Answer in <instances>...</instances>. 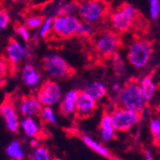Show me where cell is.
I'll list each match as a JSON object with an SVG mask.
<instances>
[{"label":"cell","mask_w":160,"mask_h":160,"mask_svg":"<svg viewBox=\"0 0 160 160\" xmlns=\"http://www.w3.org/2000/svg\"><path fill=\"white\" fill-rule=\"evenodd\" d=\"M42 67L46 74L56 79H64L74 73L68 62L58 54H49L43 58Z\"/></svg>","instance_id":"7"},{"label":"cell","mask_w":160,"mask_h":160,"mask_svg":"<svg viewBox=\"0 0 160 160\" xmlns=\"http://www.w3.org/2000/svg\"><path fill=\"white\" fill-rule=\"evenodd\" d=\"M54 160H63V159H62V158H55Z\"/></svg>","instance_id":"37"},{"label":"cell","mask_w":160,"mask_h":160,"mask_svg":"<svg viewBox=\"0 0 160 160\" xmlns=\"http://www.w3.org/2000/svg\"><path fill=\"white\" fill-rule=\"evenodd\" d=\"M30 146L34 149L38 146H39V142L38 140V138H31L30 140Z\"/></svg>","instance_id":"34"},{"label":"cell","mask_w":160,"mask_h":160,"mask_svg":"<svg viewBox=\"0 0 160 160\" xmlns=\"http://www.w3.org/2000/svg\"><path fill=\"white\" fill-rule=\"evenodd\" d=\"M0 114L5 123L7 129L11 132L17 133L20 128L19 111L10 100H5L0 107Z\"/></svg>","instance_id":"10"},{"label":"cell","mask_w":160,"mask_h":160,"mask_svg":"<svg viewBox=\"0 0 160 160\" xmlns=\"http://www.w3.org/2000/svg\"><path fill=\"white\" fill-rule=\"evenodd\" d=\"M121 88H122V85H120V84L117 83V82L114 83V84H112V86H111L112 91H113L114 93H116V94H118V93L120 92Z\"/></svg>","instance_id":"32"},{"label":"cell","mask_w":160,"mask_h":160,"mask_svg":"<svg viewBox=\"0 0 160 160\" xmlns=\"http://www.w3.org/2000/svg\"><path fill=\"white\" fill-rule=\"evenodd\" d=\"M37 97L43 107H54L60 104L62 98L61 86L56 81L47 80L39 86Z\"/></svg>","instance_id":"9"},{"label":"cell","mask_w":160,"mask_h":160,"mask_svg":"<svg viewBox=\"0 0 160 160\" xmlns=\"http://www.w3.org/2000/svg\"><path fill=\"white\" fill-rule=\"evenodd\" d=\"M97 108V101L84 91H80L77 99L76 115L79 118H86L91 116Z\"/></svg>","instance_id":"12"},{"label":"cell","mask_w":160,"mask_h":160,"mask_svg":"<svg viewBox=\"0 0 160 160\" xmlns=\"http://www.w3.org/2000/svg\"><path fill=\"white\" fill-rule=\"evenodd\" d=\"M82 19L75 14H58L53 18L52 33L61 38H68L78 36Z\"/></svg>","instance_id":"6"},{"label":"cell","mask_w":160,"mask_h":160,"mask_svg":"<svg viewBox=\"0 0 160 160\" xmlns=\"http://www.w3.org/2000/svg\"><path fill=\"white\" fill-rule=\"evenodd\" d=\"M53 18L51 17H48L44 18L43 23L39 27V31H38V36L40 38H45L47 37L50 33H52L53 30Z\"/></svg>","instance_id":"26"},{"label":"cell","mask_w":160,"mask_h":160,"mask_svg":"<svg viewBox=\"0 0 160 160\" xmlns=\"http://www.w3.org/2000/svg\"><path fill=\"white\" fill-rule=\"evenodd\" d=\"M30 159L31 160H54L51 156L49 150L45 146H42V145H39V146L33 149L30 155Z\"/></svg>","instance_id":"22"},{"label":"cell","mask_w":160,"mask_h":160,"mask_svg":"<svg viewBox=\"0 0 160 160\" xmlns=\"http://www.w3.org/2000/svg\"><path fill=\"white\" fill-rule=\"evenodd\" d=\"M154 109H155L156 113L159 115V117H160V102H158V103L155 105V108H154Z\"/></svg>","instance_id":"35"},{"label":"cell","mask_w":160,"mask_h":160,"mask_svg":"<svg viewBox=\"0 0 160 160\" xmlns=\"http://www.w3.org/2000/svg\"><path fill=\"white\" fill-rule=\"evenodd\" d=\"M14 31L23 41H28L30 39V32L26 25H17L14 27Z\"/></svg>","instance_id":"30"},{"label":"cell","mask_w":160,"mask_h":160,"mask_svg":"<svg viewBox=\"0 0 160 160\" xmlns=\"http://www.w3.org/2000/svg\"><path fill=\"white\" fill-rule=\"evenodd\" d=\"M78 90L71 89L66 92L59 104V111L63 116H70L76 113V107H77V99L79 95Z\"/></svg>","instance_id":"14"},{"label":"cell","mask_w":160,"mask_h":160,"mask_svg":"<svg viewBox=\"0 0 160 160\" xmlns=\"http://www.w3.org/2000/svg\"><path fill=\"white\" fill-rule=\"evenodd\" d=\"M109 4L106 0H84L80 4L78 14L82 21L92 25L109 16Z\"/></svg>","instance_id":"3"},{"label":"cell","mask_w":160,"mask_h":160,"mask_svg":"<svg viewBox=\"0 0 160 160\" xmlns=\"http://www.w3.org/2000/svg\"><path fill=\"white\" fill-rule=\"evenodd\" d=\"M82 91H84L86 94L91 96L97 102L102 100L103 98H105L108 94L107 85L104 82H99V81L92 82L88 83L84 87Z\"/></svg>","instance_id":"17"},{"label":"cell","mask_w":160,"mask_h":160,"mask_svg":"<svg viewBox=\"0 0 160 160\" xmlns=\"http://www.w3.org/2000/svg\"><path fill=\"white\" fill-rule=\"evenodd\" d=\"M22 79L23 82L26 83V85L34 87L39 83L40 74L32 64L26 63L22 68Z\"/></svg>","instance_id":"18"},{"label":"cell","mask_w":160,"mask_h":160,"mask_svg":"<svg viewBox=\"0 0 160 160\" xmlns=\"http://www.w3.org/2000/svg\"><path fill=\"white\" fill-rule=\"evenodd\" d=\"M149 128L153 140L160 143V117L152 118L149 123Z\"/></svg>","instance_id":"24"},{"label":"cell","mask_w":160,"mask_h":160,"mask_svg":"<svg viewBox=\"0 0 160 160\" xmlns=\"http://www.w3.org/2000/svg\"><path fill=\"white\" fill-rule=\"evenodd\" d=\"M117 132L113 126L112 118L110 112H104L102 115L99 126V134L100 138L103 142H108L114 139L115 133Z\"/></svg>","instance_id":"15"},{"label":"cell","mask_w":160,"mask_h":160,"mask_svg":"<svg viewBox=\"0 0 160 160\" xmlns=\"http://www.w3.org/2000/svg\"><path fill=\"white\" fill-rule=\"evenodd\" d=\"M150 16L152 19H157L160 16V0H149Z\"/></svg>","instance_id":"28"},{"label":"cell","mask_w":160,"mask_h":160,"mask_svg":"<svg viewBox=\"0 0 160 160\" xmlns=\"http://www.w3.org/2000/svg\"><path fill=\"white\" fill-rule=\"evenodd\" d=\"M5 152H6V154L11 159H13V160H22L25 155L22 145L18 140L11 142L7 146Z\"/></svg>","instance_id":"21"},{"label":"cell","mask_w":160,"mask_h":160,"mask_svg":"<svg viewBox=\"0 0 160 160\" xmlns=\"http://www.w3.org/2000/svg\"><path fill=\"white\" fill-rule=\"evenodd\" d=\"M113 126L118 132H128L136 127L141 120V113L122 107L115 108L111 112Z\"/></svg>","instance_id":"8"},{"label":"cell","mask_w":160,"mask_h":160,"mask_svg":"<svg viewBox=\"0 0 160 160\" xmlns=\"http://www.w3.org/2000/svg\"><path fill=\"white\" fill-rule=\"evenodd\" d=\"M140 84V87H141V90L145 96V98H146L147 102L149 103V102H151L155 94H156V90H157V86L153 81V78L152 75H148L146 77H144L141 82H139Z\"/></svg>","instance_id":"20"},{"label":"cell","mask_w":160,"mask_h":160,"mask_svg":"<svg viewBox=\"0 0 160 160\" xmlns=\"http://www.w3.org/2000/svg\"><path fill=\"white\" fill-rule=\"evenodd\" d=\"M29 56V50L26 45L14 38H10L6 46L5 59L12 67L17 66L24 62Z\"/></svg>","instance_id":"11"},{"label":"cell","mask_w":160,"mask_h":160,"mask_svg":"<svg viewBox=\"0 0 160 160\" xmlns=\"http://www.w3.org/2000/svg\"><path fill=\"white\" fill-rule=\"evenodd\" d=\"M92 44L98 55L109 58L117 53L121 45V39L116 31L105 30L92 37Z\"/></svg>","instance_id":"4"},{"label":"cell","mask_w":160,"mask_h":160,"mask_svg":"<svg viewBox=\"0 0 160 160\" xmlns=\"http://www.w3.org/2000/svg\"><path fill=\"white\" fill-rule=\"evenodd\" d=\"M109 22L117 33H126L132 29L138 22L139 14L136 8L128 3H124L109 13Z\"/></svg>","instance_id":"2"},{"label":"cell","mask_w":160,"mask_h":160,"mask_svg":"<svg viewBox=\"0 0 160 160\" xmlns=\"http://www.w3.org/2000/svg\"><path fill=\"white\" fill-rule=\"evenodd\" d=\"M44 18H42L40 16H30L25 20V25L29 29H38L43 23Z\"/></svg>","instance_id":"27"},{"label":"cell","mask_w":160,"mask_h":160,"mask_svg":"<svg viewBox=\"0 0 160 160\" xmlns=\"http://www.w3.org/2000/svg\"><path fill=\"white\" fill-rule=\"evenodd\" d=\"M9 22H10V14L4 8H2L1 11H0V29L4 30L9 25Z\"/></svg>","instance_id":"31"},{"label":"cell","mask_w":160,"mask_h":160,"mask_svg":"<svg viewBox=\"0 0 160 160\" xmlns=\"http://www.w3.org/2000/svg\"><path fill=\"white\" fill-rule=\"evenodd\" d=\"M117 106L130 110L142 113L147 107V100L145 98L140 84L130 81L122 86L118 94H116Z\"/></svg>","instance_id":"1"},{"label":"cell","mask_w":160,"mask_h":160,"mask_svg":"<svg viewBox=\"0 0 160 160\" xmlns=\"http://www.w3.org/2000/svg\"><path fill=\"white\" fill-rule=\"evenodd\" d=\"M80 4L77 1H70L67 4L63 5L62 7L60 8V10L58 11L56 16L58 14H75L76 12H79V8H80Z\"/></svg>","instance_id":"25"},{"label":"cell","mask_w":160,"mask_h":160,"mask_svg":"<svg viewBox=\"0 0 160 160\" xmlns=\"http://www.w3.org/2000/svg\"><path fill=\"white\" fill-rule=\"evenodd\" d=\"M144 156H145V160H154L152 152H150L148 150L144 152Z\"/></svg>","instance_id":"33"},{"label":"cell","mask_w":160,"mask_h":160,"mask_svg":"<svg viewBox=\"0 0 160 160\" xmlns=\"http://www.w3.org/2000/svg\"><path fill=\"white\" fill-rule=\"evenodd\" d=\"M10 160H13V159H10Z\"/></svg>","instance_id":"38"},{"label":"cell","mask_w":160,"mask_h":160,"mask_svg":"<svg viewBox=\"0 0 160 160\" xmlns=\"http://www.w3.org/2000/svg\"><path fill=\"white\" fill-rule=\"evenodd\" d=\"M43 105L37 96L23 97L18 105V111L22 117H36L39 116Z\"/></svg>","instance_id":"13"},{"label":"cell","mask_w":160,"mask_h":160,"mask_svg":"<svg viewBox=\"0 0 160 160\" xmlns=\"http://www.w3.org/2000/svg\"><path fill=\"white\" fill-rule=\"evenodd\" d=\"M12 2H14V3H20V2H23V1H26V0H11Z\"/></svg>","instance_id":"36"},{"label":"cell","mask_w":160,"mask_h":160,"mask_svg":"<svg viewBox=\"0 0 160 160\" xmlns=\"http://www.w3.org/2000/svg\"><path fill=\"white\" fill-rule=\"evenodd\" d=\"M82 141L85 144L86 147H88L90 150H92L97 154L103 156V157H107V158L111 157V153H110L109 150L105 146V145L102 144L99 141H96L91 136H89V135H82Z\"/></svg>","instance_id":"19"},{"label":"cell","mask_w":160,"mask_h":160,"mask_svg":"<svg viewBox=\"0 0 160 160\" xmlns=\"http://www.w3.org/2000/svg\"><path fill=\"white\" fill-rule=\"evenodd\" d=\"M93 31H94V29H93L92 24L82 20V24L80 26L79 32H78V36H80V37H89L93 34Z\"/></svg>","instance_id":"29"},{"label":"cell","mask_w":160,"mask_h":160,"mask_svg":"<svg viewBox=\"0 0 160 160\" xmlns=\"http://www.w3.org/2000/svg\"><path fill=\"white\" fill-rule=\"evenodd\" d=\"M20 129L28 138H38L41 133V128L35 117H23L20 122Z\"/></svg>","instance_id":"16"},{"label":"cell","mask_w":160,"mask_h":160,"mask_svg":"<svg viewBox=\"0 0 160 160\" xmlns=\"http://www.w3.org/2000/svg\"><path fill=\"white\" fill-rule=\"evenodd\" d=\"M152 53V43L146 39H134L128 48L127 59L135 68H144L151 59Z\"/></svg>","instance_id":"5"},{"label":"cell","mask_w":160,"mask_h":160,"mask_svg":"<svg viewBox=\"0 0 160 160\" xmlns=\"http://www.w3.org/2000/svg\"><path fill=\"white\" fill-rule=\"evenodd\" d=\"M39 118L45 124H49V125L57 124V115L53 107H43L39 114Z\"/></svg>","instance_id":"23"}]
</instances>
